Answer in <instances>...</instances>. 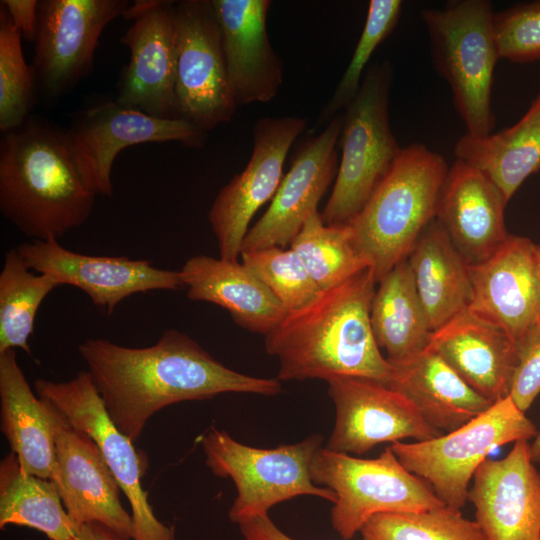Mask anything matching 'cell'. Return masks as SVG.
<instances>
[{
  "label": "cell",
  "instance_id": "13",
  "mask_svg": "<svg viewBox=\"0 0 540 540\" xmlns=\"http://www.w3.org/2000/svg\"><path fill=\"white\" fill-rule=\"evenodd\" d=\"M126 0H40L32 71L49 98L76 86L93 67L105 27L123 16Z\"/></svg>",
  "mask_w": 540,
  "mask_h": 540
},
{
  "label": "cell",
  "instance_id": "1",
  "mask_svg": "<svg viewBox=\"0 0 540 540\" xmlns=\"http://www.w3.org/2000/svg\"><path fill=\"white\" fill-rule=\"evenodd\" d=\"M90 377L116 427L135 442L158 411L223 393L275 396L277 378L250 376L215 359L187 334L169 329L148 347H126L104 338L78 345Z\"/></svg>",
  "mask_w": 540,
  "mask_h": 540
},
{
  "label": "cell",
  "instance_id": "20",
  "mask_svg": "<svg viewBox=\"0 0 540 540\" xmlns=\"http://www.w3.org/2000/svg\"><path fill=\"white\" fill-rule=\"evenodd\" d=\"M468 501L486 540H540V471L527 440L475 471Z\"/></svg>",
  "mask_w": 540,
  "mask_h": 540
},
{
  "label": "cell",
  "instance_id": "36",
  "mask_svg": "<svg viewBox=\"0 0 540 540\" xmlns=\"http://www.w3.org/2000/svg\"><path fill=\"white\" fill-rule=\"evenodd\" d=\"M403 2L401 0H371L367 17L350 62L338 82L332 97L322 108L316 127L326 125L340 114L356 96L367 64L376 48L397 26Z\"/></svg>",
  "mask_w": 540,
  "mask_h": 540
},
{
  "label": "cell",
  "instance_id": "26",
  "mask_svg": "<svg viewBox=\"0 0 540 540\" xmlns=\"http://www.w3.org/2000/svg\"><path fill=\"white\" fill-rule=\"evenodd\" d=\"M391 365L387 385L409 399L422 418L444 434L458 429L493 405L429 346Z\"/></svg>",
  "mask_w": 540,
  "mask_h": 540
},
{
  "label": "cell",
  "instance_id": "32",
  "mask_svg": "<svg viewBox=\"0 0 540 540\" xmlns=\"http://www.w3.org/2000/svg\"><path fill=\"white\" fill-rule=\"evenodd\" d=\"M59 283L46 274H34L17 248L5 253L0 273V354L20 348L30 354L29 338L38 309Z\"/></svg>",
  "mask_w": 540,
  "mask_h": 540
},
{
  "label": "cell",
  "instance_id": "29",
  "mask_svg": "<svg viewBox=\"0 0 540 540\" xmlns=\"http://www.w3.org/2000/svg\"><path fill=\"white\" fill-rule=\"evenodd\" d=\"M454 155L482 172L508 204L522 183L540 170V94L513 126L481 137L465 133Z\"/></svg>",
  "mask_w": 540,
  "mask_h": 540
},
{
  "label": "cell",
  "instance_id": "37",
  "mask_svg": "<svg viewBox=\"0 0 540 540\" xmlns=\"http://www.w3.org/2000/svg\"><path fill=\"white\" fill-rule=\"evenodd\" d=\"M240 257L280 302L286 313L306 306L322 292L290 247L247 251L242 252Z\"/></svg>",
  "mask_w": 540,
  "mask_h": 540
},
{
  "label": "cell",
  "instance_id": "39",
  "mask_svg": "<svg viewBox=\"0 0 540 540\" xmlns=\"http://www.w3.org/2000/svg\"><path fill=\"white\" fill-rule=\"evenodd\" d=\"M515 345L516 367L509 396L526 412L540 394V319Z\"/></svg>",
  "mask_w": 540,
  "mask_h": 540
},
{
  "label": "cell",
  "instance_id": "30",
  "mask_svg": "<svg viewBox=\"0 0 540 540\" xmlns=\"http://www.w3.org/2000/svg\"><path fill=\"white\" fill-rule=\"evenodd\" d=\"M378 285L370 312L373 335L391 364L403 362L426 349L432 335L407 259Z\"/></svg>",
  "mask_w": 540,
  "mask_h": 540
},
{
  "label": "cell",
  "instance_id": "5",
  "mask_svg": "<svg viewBox=\"0 0 540 540\" xmlns=\"http://www.w3.org/2000/svg\"><path fill=\"white\" fill-rule=\"evenodd\" d=\"M488 0H452L442 9L421 11L437 72L449 84L468 134L492 133L494 71L500 59Z\"/></svg>",
  "mask_w": 540,
  "mask_h": 540
},
{
  "label": "cell",
  "instance_id": "21",
  "mask_svg": "<svg viewBox=\"0 0 540 540\" xmlns=\"http://www.w3.org/2000/svg\"><path fill=\"white\" fill-rule=\"evenodd\" d=\"M470 311L516 342L540 319V274L536 244L509 235L485 260L469 265Z\"/></svg>",
  "mask_w": 540,
  "mask_h": 540
},
{
  "label": "cell",
  "instance_id": "6",
  "mask_svg": "<svg viewBox=\"0 0 540 540\" xmlns=\"http://www.w3.org/2000/svg\"><path fill=\"white\" fill-rule=\"evenodd\" d=\"M392 79L388 60L369 66L356 96L344 109L341 161L321 213L327 225H347L360 213L402 148L390 125Z\"/></svg>",
  "mask_w": 540,
  "mask_h": 540
},
{
  "label": "cell",
  "instance_id": "38",
  "mask_svg": "<svg viewBox=\"0 0 540 540\" xmlns=\"http://www.w3.org/2000/svg\"><path fill=\"white\" fill-rule=\"evenodd\" d=\"M493 30L500 58L516 63L540 60V1L494 12Z\"/></svg>",
  "mask_w": 540,
  "mask_h": 540
},
{
  "label": "cell",
  "instance_id": "45",
  "mask_svg": "<svg viewBox=\"0 0 540 540\" xmlns=\"http://www.w3.org/2000/svg\"><path fill=\"white\" fill-rule=\"evenodd\" d=\"M26 540H31V539H26Z\"/></svg>",
  "mask_w": 540,
  "mask_h": 540
},
{
  "label": "cell",
  "instance_id": "17",
  "mask_svg": "<svg viewBox=\"0 0 540 540\" xmlns=\"http://www.w3.org/2000/svg\"><path fill=\"white\" fill-rule=\"evenodd\" d=\"M16 248L30 270L52 277L60 286L81 289L107 314L131 295L184 288L179 270L157 268L148 260L82 254L55 239L32 240Z\"/></svg>",
  "mask_w": 540,
  "mask_h": 540
},
{
  "label": "cell",
  "instance_id": "27",
  "mask_svg": "<svg viewBox=\"0 0 540 540\" xmlns=\"http://www.w3.org/2000/svg\"><path fill=\"white\" fill-rule=\"evenodd\" d=\"M0 428L22 469L56 481L58 469L44 402L33 392L15 349L0 354Z\"/></svg>",
  "mask_w": 540,
  "mask_h": 540
},
{
  "label": "cell",
  "instance_id": "7",
  "mask_svg": "<svg viewBox=\"0 0 540 540\" xmlns=\"http://www.w3.org/2000/svg\"><path fill=\"white\" fill-rule=\"evenodd\" d=\"M205 464L221 478H231L237 491L229 520L237 525L267 516L269 510L298 496H315L334 503L335 493L313 483L312 459L323 437L313 434L294 444L256 448L242 444L214 426L201 437Z\"/></svg>",
  "mask_w": 540,
  "mask_h": 540
},
{
  "label": "cell",
  "instance_id": "42",
  "mask_svg": "<svg viewBox=\"0 0 540 540\" xmlns=\"http://www.w3.org/2000/svg\"><path fill=\"white\" fill-rule=\"evenodd\" d=\"M72 540H132L123 536L106 525L98 522L87 523L81 526L79 533Z\"/></svg>",
  "mask_w": 540,
  "mask_h": 540
},
{
  "label": "cell",
  "instance_id": "41",
  "mask_svg": "<svg viewBox=\"0 0 540 540\" xmlns=\"http://www.w3.org/2000/svg\"><path fill=\"white\" fill-rule=\"evenodd\" d=\"M238 526L244 540H294L280 530L269 515L252 518Z\"/></svg>",
  "mask_w": 540,
  "mask_h": 540
},
{
  "label": "cell",
  "instance_id": "33",
  "mask_svg": "<svg viewBox=\"0 0 540 540\" xmlns=\"http://www.w3.org/2000/svg\"><path fill=\"white\" fill-rule=\"evenodd\" d=\"M313 281L323 290L335 287L369 268L347 225H327L314 212L290 244Z\"/></svg>",
  "mask_w": 540,
  "mask_h": 540
},
{
  "label": "cell",
  "instance_id": "11",
  "mask_svg": "<svg viewBox=\"0 0 540 540\" xmlns=\"http://www.w3.org/2000/svg\"><path fill=\"white\" fill-rule=\"evenodd\" d=\"M175 117L207 132L230 122L234 102L211 0L175 3Z\"/></svg>",
  "mask_w": 540,
  "mask_h": 540
},
{
  "label": "cell",
  "instance_id": "2",
  "mask_svg": "<svg viewBox=\"0 0 540 540\" xmlns=\"http://www.w3.org/2000/svg\"><path fill=\"white\" fill-rule=\"evenodd\" d=\"M376 284L366 268L287 312L265 336L267 354L279 360L277 379L362 377L387 385L392 365L381 354L370 321Z\"/></svg>",
  "mask_w": 540,
  "mask_h": 540
},
{
  "label": "cell",
  "instance_id": "31",
  "mask_svg": "<svg viewBox=\"0 0 540 540\" xmlns=\"http://www.w3.org/2000/svg\"><path fill=\"white\" fill-rule=\"evenodd\" d=\"M28 527L49 540H72L81 527L69 517L56 483L25 472L14 453L0 463V529Z\"/></svg>",
  "mask_w": 540,
  "mask_h": 540
},
{
  "label": "cell",
  "instance_id": "43",
  "mask_svg": "<svg viewBox=\"0 0 540 540\" xmlns=\"http://www.w3.org/2000/svg\"><path fill=\"white\" fill-rule=\"evenodd\" d=\"M530 449L533 462L540 465V431L534 438L532 444H530Z\"/></svg>",
  "mask_w": 540,
  "mask_h": 540
},
{
  "label": "cell",
  "instance_id": "28",
  "mask_svg": "<svg viewBox=\"0 0 540 540\" xmlns=\"http://www.w3.org/2000/svg\"><path fill=\"white\" fill-rule=\"evenodd\" d=\"M407 261L432 332L468 309L469 263L436 218L420 234Z\"/></svg>",
  "mask_w": 540,
  "mask_h": 540
},
{
  "label": "cell",
  "instance_id": "14",
  "mask_svg": "<svg viewBox=\"0 0 540 540\" xmlns=\"http://www.w3.org/2000/svg\"><path fill=\"white\" fill-rule=\"evenodd\" d=\"M307 122L297 116L265 117L253 126V149L245 169L217 194L208 219L220 258L237 261L251 219L275 195L286 156Z\"/></svg>",
  "mask_w": 540,
  "mask_h": 540
},
{
  "label": "cell",
  "instance_id": "35",
  "mask_svg": "<svg viewBox=\"0 0 540 540\" xmlns=\"http://www.w3.org/2000/svg\"><path fill=\"white\" fill-rule=\"evenodd\" d=\"M22 36L0 4V130L23 125L35 104L36 83L23 55Z\"/></svg>",
  "mask_w": 540,
  "mask_h": 540
},
{
  "label": "cell",
  "instance_id": "10",
  "mask_svg": "<svg viewBox=\"0 0 540 540\" xmlns=\"http://www.w3.org/2000/svg\"><path fill=\"white\" fill-rule=\"evenodd\" d=\"M34 389L39 398L53 405L72 427L87 434L100 449L129 502L132 540H175L174 528L157 519L148 492L143 489L147 457L111 420L89 372L81 371L68 381L38 378Z\"/></svg>",
  "mask_w": 540,
  "mask_h": 540
},
{
  "label": "cell",
  "instance_id": "8",
  "mask_svg": "<svg viewBox=\"0 0 540 540\" xmlns=\"http://www.w3.org/2000/svg\"><path fill=\"white\" fill-rule=\"evenodd\" d=\"M310 475L314 484L335 493L330 520L344 540L360 532L376 514L444 506L426 481L399 462L390 446L373 459L321 447L312 459Z\"/></svg>",
  "mask_w": 540,
  "mask_h": 540
},
{
  "label": "cell",
  "instance_id": "15",
  "mask_svg": "<svg viewBox=\"0 0 540 540\" xmlns=\"http://www.w3.org/2000/svg\"><path fill=\"white\" fill-rule=\"evenodd\" d=\"M328 395L336 418L325 448L362 455L378 444L407 438L425 441L443 435L429 425L414 404L385 383L362 377H336Z\"/></svg>",
  "mask_w": 540,
  "mask_h": 540
},
{
  "label": "cell",
  "instance_id": "40",
  "mask_svg": "<svg viewBox=\"0 0 540 540\" xmlns=\"http://www.w3.org/2000/svg\"><path fill=\"white\" fill-rule=\"evenodd\" d=\"M14 26L25 40L34 42L38 24V0H2Z\"/></svg>",
  "mask_w": 540,
  "mask_h": 540
},
{
  "label": "cell",
  "instance_id": "16",
  "mask_svg": "<svg viewBox=\"0 0 540 540\" xmlns=\"http://www.w3.org/2000/svg\"><path fill=\"white\" fill-rule=\"evenodd\" d=\"M123 17L132 21L120 39L130 58L121 73L116 100L152 116L176 118L175 2L134 1Z\"/></svg>",
  "mask_w": 540,
  "mask_h": 540
},
{
  "label": "cell",
  "instance_id": "44",
  "mask_svg": "<svg viewBox=\"0 0 540 540\" xmlns=\"http://www.w3.org/2000/svg\"><path fill=\"white\" fill-rule=\"evenodd\" d=\"M536 251H537L539 274H540V244L536 245Z\"/></svg>",
  "mask_w": 540,
  "mask_h": 540
},
{
  "label": "cell",
  "instance_id": "12",
  "mask_svg": "<svg viewBox=\"0 0 540 540\" xmlns=\"http://www.w3.org/2000/svg\"><path fill=\"white\" fill-rule=\"evenodd\" d=\"M207 132L181 118H161L116 99L82 110L66 129L78 169L96 194L111 197V171L119 152L143 143L180 142L203 147Z\"/></svg>",
  "mask_w": 540,
  "mask_h": 540
},
{
  "label": "cell",
  "instance_id": "23",
  "mask_svg": "<svg viewBox=\"0 0 540 540\" xmlns=\"http://www.w3.org/2000/svg\"><path fill=\"white\" fill-rule=\"evenodd\" d=\"M500 190L479 170L456 160L439 195L436 219L469 263L491 256L510 235Z\"/></svg>",
  "mask_w": 540,
  "mask_h": 540
},
{
  "label": "cell",
  "instance_id": "3",
  "mask_svg": "<svg viewBox=\"0 0 540 540\" xmlns=\"http://www.w3.org/2000/svg\"><path fill=\"white\" fill-rule=\"evenodd\" d=\"M96 194L76 164L66 130L29 118L0 142V210L32 240H59L83 225Z\"/></svg>",
  "mask_w": 540,
  "mask_h": 540
},
{
  "label": "cell",
  "instance_id": "22",
  "mask_svg": "<svg viewBox=\"0 0 540 540\" xmlns=\"http://www.w3.org/2000/svg\"><path fill=\"white\" fill-rule=\"evenodd\" d=\"M228 80L237 107L267 103L283 82V66L267 33L270 0H211Z\"/></svg>",
  "mask_w": 540,
  "mask_h": 540
},
{
  "label": "cell",
  "instance_id": "9",
  "mask_svg": "<svg viewBox=\"0 0 540 540\" xmlns=\"http://www.w3.org/2000/svg\"><path fill=\"white\" fill-rule=\"evenodd\" d=\"M538 432L508 396L452 432L425 441L395 442L390 448L444 505L461 510L468 501L470 481L487 456L502 445L529 441Z\"/></svg>",
  "mask_w": 540,
  "mask_h": 540
},
{
  "label": "cell",
  "instance_id": "19",
  "mask_svg": "<svg viewBox=\"0 0 540 540\" xmlns=\"http://www.w3.org/2000/svg\"><path fill=\"white\" fill-rule=\"evenodd\" d=\"M342 114H337L318 135L298 148L263 216L249 229L242 252L269 247L285 248L317 210L320 200L335 181L338 171L336 144Z\"/></svg>",
  "mask_w": 540,
  "mask_h": 540
},
{
  "label": "cell",
  "instance_id": "34",
  "mask_svg": "<svg viewBox=\"0 0 540 540\" xmlns=\"http://www.w3.org/2000/svg\"><path fill=\"white\" fill-rule=\"evenodd\" d=\"M359 533L363 540H486L475 520L446 505L426 511L376 514Z\"/></svg>",
  "mask_w": 540,
  "mask_h": 540
},
{
  "label": "cell",
  "instance_id": "4",
  "mask_svg": "<svg viewBox=\"0 0 540 540\" xmlns=\"http://www.w3.org/2000/svg\"><path fill=\"white\" fill-rule=\"evenodd\" d=\"M448 169L443 156L423 144L402 147L387 175L348 224L377 284L407 259L420 234L436 218Z\"/></svg>",
  "mask_w": 540,
  "mask_h": 540
},
{
  "label": "cell",
  "instance_id": "18",
  "mask_svg": "<svg viewBox=\"0 0 540 540\" xmlns=\"http://www.w3.org/2000/svg\"><path fill=\"white\" fill-rule=\"evenodd\" d=\"M41 400L55 443V483L69 517L79 527L98 522L132 539V516L122 505V490L100 449L87 434L72 427L53 405Z\"/></svg>",
  "mask_w": 540,
  "mask_h": 540
},
{
  "label": "cell",
  "instance_id": "24",
  "mask_svg": "<svg viewBox=\"0 0 540 540\" xmlns=\"http://www.w3.org/2000/svg\"><path fill=\"white\" fill-rule=\"evenodd\" d=\"M428 346L493 403L510 395L516 367L515 342L469 309L433 331Z\"/></svg>",
  "mask_w": 540,
  "mask_h": 540
},
{
  "label": "cell",
  "instance_id": "25",
  "mask_svg": "<svg viewBox=\"0 0 540 540\" xmlns=\"http://www.w3.org/2000/svg\"><path fill=\"white\" fill-rule=\"evenodd\" d=\"M179 272L189 299L224 308L238 326L249 332L266 336L286 314L257 275L238 260L195 255Z\"/></svg>",
  "mask_w": 540,
  "mask_h": 540
}]
</instances>
